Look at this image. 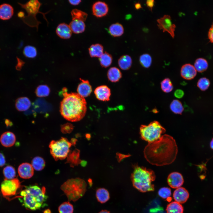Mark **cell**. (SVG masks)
Here are the masks:
<instances>
[{
    "label": "cell",
    "instance_id": "cell-1",
    "mask_svg": "<svg viewBox=\"0 0 213 213\" xmlns=\"http://www.w3.org/2000/svg\"><path fill=\"white\" fill-rule=\"evenodd\" d=\"M178 152L175 139L164 134L158 140L149 143L144 148V154L150 164L161 166L171 164L176 159Z\"/></svg>",
    "mask_w": 213,
    "mask_h": 213
},
{
    "label": "cell",
    "instance_id": "cell-2",
    "mask_svg": "<svg viewBox=\"0 0 213 213\" xmlns=\"http://www.w3.org/2000/svg\"><path fill=\"white\" fill-rule=\"evenodd\" d=\"M64 98L61 103L60 112L66 120L74 122L80 121L85 116L87 103L84 98L78 93H68L67 89H63Z\"/></svg>",
    "mask_w": 213,
    "mask_h": 213
},
{
    "label": "cell",
    "instance_id": "cell-3",
    "mask_svg": "<svg viewBox=\"0 0 213 213\" xmlns=\"http://www.w3.org/2000/svg\"><path fill=\"white\" fill-rule=\"evenodd\" d=\"M20 195L21 198L19 200L22 205L33 211L44 206L48 198L43 189L36 185L26 186L21 191Z\"/></svg>",
    "mask_w": 213,
    "mask_h": 213
},
{
    "label": "cell",
    "instance_id": "cell-4",
    "mask_svg": "<svg viewBox=\"0 0 213 213\" xmlns=\"http://www.w3.org/2000/svg\"><path fill=\"white\" fill-rule=\"evenodd\" d=\"M131 179L133 186L142 192L153 191L154 186L152 183L155 179L154 171L144 167L134 165Z\"/></svg>",
    "mask_w": 213,
    "mask_h": 213
},
{
    "label": "cell",
    "instance_id": "cell-5",
    "mask_svg": "<svg viewBox=\"0 0 213 213\" xmlns=\"http://www.w3.org/2000/svg\"><path fill=\"white\" fill-rule=\"evenodd\" d=\"M86 187V183L83 180L76 178L68 180L61 185V189L69 201L75 202L84 196Z\"/></svg>",
    "mask_w": 213,
    "mask_h": 213
},
{
    "label": "cell",
    "instance_id": "cell-6",
    "mask_svg": "<svg viewBox=\"0 0 213 213\" xmlns=\"http://www.w3.org/2000/svg\"><path fill=\"white\" fill-rule=\"evenodd\" d=\"M165 131V129L156 121H153L147 125H142L140 128L141 139L148 143L159 140Z\"/></svg>",
    "mask_w": 213,
    "mask_h": 213
},
{
    "label": "cell",
    "instance_id": "cell-7",
    "mask_svg": "<svg viewBox=\"0 0 213 213\" xmlns=\"http://www.w3.org/2000/svg\"><path fill=\"white\" fill-rule=\"evenodd\" d=\"M72 145L64 137H62L57 141L52 140L49 146L50 154L55 161L64 159L67 157Z\"/></svg>",
    "mask_w": 213,
    "mask_h": 213
},
{
    "label": "cell",
    "instance_id": "cell-8",
    "mask_svg": "<svg viewBox=\"0 0 213 213\" xmlns=\"http://www.w3.org/2000/svg\"><path fill=\"white\" fill-rule=\"evenodd\" d=\"M20 185L17 178L11 180L5 179L1 184V191L3 196H8L15 195Z\"/></svg>",
    "mask_w": 213,
    "mask_h": 213
},
{
    "label": "cell",
    "instance_id": "cell-9",
    "mask_svg": "<svg viewBox=\"0 0 213 213\" xmlns=\"http://www.w3.org/2000/svg\"><path fill=\"white\" fill-rule=\"evenodd\" d=\"M19 4L27 12L28 17L31 19V21H34L36 26H38L40 22L37 20L36 15L39 12L41 3L38 0H30L25 4Z\"/></svg>",
    "mask_w": 213,
    "mask_h": 213
},
{
    "label": "cell",
    "instance_id": "cell-10",
    "mask_svg": "<svg viewBox=\"0 0 213 213\" xmlns=\"http://www.w3.org/2000/svg\"><path fill=\"white\" fill-rule=\"evenodd\" d=\"M157 26L159 29L162 30L163 32L167 31L174 38L175 36L174 31L176 26L172 24L170 16L165 15L162 17L157 20Z\"/></svg>",
    "mask_w": 213,
    "mask_h": 213
},
{
    "label": "cell",
    "instance_id": "cell-11",
    "mask_svg": "<svg viewBox=\"0 0 213 213\" xmlns=\"http://www.w3.org/2000/svg\"><path fill=\"white\" fill-rule=\"evenodd\" d=\"M167 182L171 187L173 188H177L183 185L184 179L181 174L177 172H173L168 175Z\"/></svg>",
    "mask_w": 213,
    "mask_h": 213
},
{
    "label": "cell",
    "instance_id": "cell-12",
    "mask_svg": "<svg viewBox=\"0 0 213 213\" xmlns=\"http://www.w3.org/2000/svg\"><path fill=\"white\" fill-rule=\"evenodd\" d=\"M18 172L21 178L28 179L32 177L34 174V169L30 164L25 162L18 167Z\"/></svg>",
    "mask_w": 213,
    "mask_h": 213
},
{
    "label": "cell",
    "instance_id": "cell-13",
    "mask_svg": "<svg viewBox=\"0 0 213 213\" xmlns=\"http://www.w3.org/2000/svg\"><path fill=\"white\" fill-rule=\"evenodd\" d=\"M93 14L97 17H100L106 15L108 11V7L104 2L98 1L93 5Z\"/></svg>",
    "mask_w": 213,
    "mask_h": 213
},
{
    "label": "cell",
    "instance_id": "cell-14",
    "mask_svg": "<svg viewBox=\"0 0 213 213\" xmlns=\"http://www.w3.org/2000/svg\"><path fill=\"white\" fill-rule=\"evenodd\" d=\"M94 92L96 97L99 100L103 101L109 100L111 91L107 86L102 85L98 87L95 89Z\"/></svg>",
    "mask_w": 213,
    "mask_h": 213
},
{
    "label": "cell",
    "instance_id": "cell-15",
    "mask_svg": "<svg viewBox=\"0 0 213 213\" xmlns=\"http://www.w3.org/2000/svg\"><path fill=\"white\" fill-rule=\"evenodd\" d=\"M196 70L194 66L190 64H185L181 68V75L185 79L191 80L196 76Z\"/></svg>",
    "mask_w": 213,
    "mask_h": 213
},
{
    "label": "cell",
    "instance_id": "cell-16",
    "mask_svg": "<svg viewBox=\"0 0 213 213\" xmlns=\"http://www.w3.org/2000/svg\"><path fill=\"white\" fill-rule=\"evenodd\" d=\"M173 197L175 201L180 204H183L188 200L189 197V193L185 188L180 187L174 191Z\"/></svg>",
    "mask_w": 213,
    "mask_h": 213
},
{
    "label": "cell",
    "instance_id": "cell-17",
    "mask_svg": "<svg viewBox=\"0 0 213 213\" xmlns=\"http://www.w3.org/2000/svg\"><path fill=\"white\" fill-rule=\"evenodd\" d=\"M16 136L12 132L7 131L1 136L0 142L1 145L6 147L12 146L16 141Z\"/></svg>",
    "mask_w": 213,
    "mask_h": 213
},
{
    "label": "cell",
    "instance_id": "cell-18",
    "mask_svg": "<svg viewBox=\"0 0 213 213\" xmlns=\"http://www.w3.org/2000/svg\"><path fill=\"white\" fill-rule=\"evenodd\" d=\"M80 80L82 82L78 86L77 89L78 93L84 98L88 97L92 91L91 86L88 80L81 79Z\"/></svg>",
    "mask_w": 213,
    "mask_h": 213
},
{
    "label": "cell",
    "instance_id": "cell-19",
    "mask_svg": "<svg viewBox=\"0 0 213 213\" xmlns=\"http://www.w3.org/2000/svg\"><path fill=\"white\" fill-rule=\"evenodd\" d=\"M56 32L57 35L62 38H70L72 35V31L69 26L65 23L59 24L57 27Z\"/></svg>",
    "mask_w": 213,
    "mask_h": 213
},
{
    "label": "cell",
    "instance_id": "cell-20",
    "mask_svg": "<svg viewBox=\"0 0 213 213\" xmlns=\"http://www.w3.org/2000/svg\"><path fill=\"white\" fill-rule=\"evenodd\" d=\"M13 9L10 5L4 4L0 6V19L7 20L10 19L13 15Z\"/></svg>",
    "mask_w": 213,
    "mask_h": 213
},
{
    "label": "cell",
    "instance_id": "cell-21",
    "mask_svg": "<svg viewBox=\"0 0 213 213\" xmlns=\"http://www.w3.org/2000/svg\"><path fill=\"white\" fill-rule=\"evenodd\" d=\"M80 153L79 150L75 149L69 153L67 157L66 163L69 164L72 167H74L80 164L81 160L79 159Z\"/></svg>",
    "mask_w": 213,
    "mask_h": 213
},
{
    "label": "cell",
    "instance_id": "cell-22",
    "mask_svg": "<svg viewBox=\"0 0 213 213\" xmlns=\"http://www.w3.org/2000/svg\"><path fill=\"white\" fill-rule=\"evenodd\" d=\"M69 26L72 32L75 33L83 32L85 30V27L83 21L78 20H72Z\"/></svg>",
    "mask_w": 213,
    "mask_h": 213
},
{
    "label": "cell",
    "instance_id": "cell-23",
    "mask_svg": "<svg viewBox=\"0 0 213 213\" xmlns=\"http://www.w3.org/2000/svg\"><path fill=\"white\" fill-rule=\"evenodd\" d=\"M16 109L20 111H24L29 108L31 102L29 99L26 97H21L17 99L15 102Z\"/></svg>",
    "mask_w": 213,
    "mask_h": 213
},
{
    "label": "cell",
    "instance_id": "cell-24",
    "mask_svg": "<svg viewBox=\"0 0 213 213\" xmlns=\"http://www.w3.org/2000/svg\"><path fill=\"white\" fill-rule=\"evenodd\" d=\"M96 196L97 201L101 204L105 203L110 199L108 191L104 188H99L96 191Z\"/></svg>",
    "mask_w": 213,
    "mask_h": 213
},
{
    "label": "cell",
    "instance_id": "cell-25",
    "mask_svg": "<svg viewBox=\"0 0 213 213\" xmlns=\"http://www.w3.org/2000/svg\"><path fill=\"white\" fill-rule=\"evenodd\" d=\"M103 47L101 44L96 43L91 45L88 49L91 57H100L103 54Z\"/></svg>",
    "mask_w": 213,
    "mask_h": 213
},
{
    "label": "cell",
    "instance_id": "cell-26",
    "mask_svg": "<svg viewBox=\"0 0 213 213\" xmlns=\"http://www.w3.org/2000/svg\"><path fill=\"white\" fill-rule=\"evenodd\" d=\"M107 76L111 81L115 82L118 81L121 78L122 74L118 68L115 67H112L108 71Z\"/></svg>",
    "mask_w": 213,
    "mask_h": 213
},
{
    "label": "cell",
    "instance_id": "cell-27",
    "mask_svg": "<svg viewBox=\"0 0 213 213\" xmlns=\"http://www.w3.org/2000/svg\"><path fill=\"white\" fill-rule=\"evenodd\" d=\"M124 28L122 25L118 23L111 25L109 28L110 34L114 37L121 36L124 33Z\"/></svg>",
    "mask_w": 213,
    "mask_h": 213
},
{
    "label": "cell",
    "instance_id": "cell-28",
    "mask_svg": "<svg viewBox=\"0 0 213 213\" xmlns=\"http://www.w3.org/2000/svg\"><path fill=\"white\" fill-rule=\"evenodd\" d=\"M118 64L120 67L123 70H127L131 67L132 59L128 55H125L121 56L119 59Z\"/></svg>",
    "mask_w": 213,
    "mask_h": 213
},
{
    "label": "cell",
    "instance_id": "cell-29",
    "mask_svg": "<svg viewBox=\"0 0 213 213\" xmlns=\"http://www.w3.org/2000/svg\"><path fill=\"white\" fill-rule=\"evenodd\" d=\"M166 210L167 213H183V208L180 204L173 201L167 205Z\"/></svg>",
    "mask_w": 213,
    "mask_h": 213
},
{
    "label": "cell",
    "instance_id": "cell-30",
    "mask_svg": "<svg viewBox=\"0 0 213 213\" xmlns=\"http://www.w3.org/2000/svg\"><path fill=\"white\" fill-rule=\"evenodd\" d=\"M33 168L36 171H40L43 170L45 166V162L42 157L37 156L32 160L31 164Z\"/></svg>",
    "mask_w": 213,
    "mask_h": 213
},
{
    "label": "cell",
    "instance_id": "cell-31",
    "mask_svg": "<svg viewBox=\"0 0 213 213\" xmlns=\"http://www.w3.org/2000/svg\"><path fill=\"white\" fill-rule=\"evenodd\" d=\"M194 67L198 72H201L205 71L208 67V63L204 59L199 58L197 59L194 63Z\"/></svg>",
    "mask_w": 213,
    "mask_h": 213
},
{
    "label": "cell",
    "instance_id": "cell-32",
    "mask_svg": "<svg viewBox=\"0 0 213 213\" xmlns=\"http://www.w3.org/2000/svg\"><path fill=\"white\" fill-rule=\"evenodd\" d=\"M170 108L172 112L176 114H181L184 110L181 103L178 100H173L170 104Z\"/></svg>",
    "mask_w": 213,
    "mask_h": 213
},
{
    "label": "cell",
    "instance_id": "cell-33",
    "mask_svg": "<svg viewBox=\"0 0 213 213\" xmlns=\"http://www.w3.org/2000/svg\"><path fill=\"white\" fill-rule=\"evenodd\" d=\"M101 66L104 67L109 66L112 62V58L111 55L105 52L99 58Z\"/></svg>",
    "mask_w": 213,
    "mask_h": 213
},
{
    "label": "cell",
    "instance_id": "cell-34",
    "mask_svg": "<svg viewBox=\"0 0 213 213\" xmlns=\"http://www.w3.org/2000/svg\"><path fill=\"white\" fill-rule=\"evenodd\" d=\"M71 14L72 20H78L85 21L87 17V14L80 10L74 9L71 12Z\"/></svg>",
    "mask_w": 213,
    "mask_h": 213
},
{
    "label": "cell",
    "instance_id": "cell-35",
    "mask_svg": "<svg viewBox=\"0 0 213 213\" xmlns=\"http://www.w3.org/2000/svg\"><path fill=\"white\" fill-rule=\"evenodd\" d=\"M58 210L59 213H73L74 208L73 205L68 201L61 204Z\"/></svg>",
    "mask_w": 213,
    "mask_h": 213
},
{
    "label": "cell",
    "instance_id": "cell-36",
    "mask_svg": "<svg viewBox=\"0 0 213 213\" xmlns=\"http://www.w3.org/2000/svg\"><path fill=\"white\" fill-rule=\"evenodd\" d=\"M3 173L6 179L8 180L13 179L16 176L14 168L10 165L7 166L4 168Z\"/></svg>",
    "mask_w": 213,
    "mask_h": 213
},
{
    "label": "cell",
    "instance_id": "cell-37",
    "mask_svg": "<svg viewBox=\"0 0 213 213\" xmlns=\"http://www.w3.org/2000/svg\"><path fill=\"white\" fill-rule=\"evenodd\" d=\"M161 88L163 92L166 93L171 92L173 87L170 80L166 78L164 79L161 83Z\"/></svg>",
    "mask_w": 213,
    "mask_h": 213
},
{
    "label": "cell",
    "instance_id": "cell-38",
    "mask_svg": "<svg viewBox=\"0 0 213 213\" xmlns=\"http://www.w3.org/2000/svg\"><path fill=\"white\" fill-rule=\"evenodd\" d=\"M139 61L143 67L146 68H148L151 65L152 58L149 54H145L140 56Z\"/></svg>",
    "mask_w": 213,
    "mask_h": 213
},
{
    "label": "cell",
    "instance_id": "cell-39",
    "mask_svg": "<svg viewBox=\"0 0 213 213\" xmlns=\"http://www.w3.org/2000/svg\"><path fill=\"white\" fill-rule=\"evenodd\" d=\"M36 92V95L38 97H46L49 95L50 89L46 85H40L37 88Z\"/></svg>",
    "mask_w": 213,
    "mask_h": 213
},
{
    "label": "cell",
    "instance_id": "cell-40",
    "mask_svg": "<svg viewBox=\"0 0 213 213\" xmlns=\"http://www.w3.org/2000/svg\"><path fill=\"white\" fill-rule=\"evenodd\" d=\"M23 53L27 57L33 58L36 57L37 55V51L34 47L27 46L24 48Z\"/></svg>",
    "mask_w": 213,
    "mask_h": 213
},
{
    "label": "cell",
    "instance_id": "cell-41",
    "mask_svg": "<svg viewBox=\"0 0 213 213\" xmlns=\"http://www.w3.org/2000/svg\"><path fill=\"white\" fill-rule=\"evenodd\" d=\"M210 84V82L208 79L206 78H202L199 80L197 85L201 90L204 91L208 88Z\"/></svg>",
    "mask_w": 213,
    "mask_h": 213
},
{
    "label": "cell",
    "instance_id": "cell-42",
    "mask_svg": "<svg viewBox=\"0 0 213 213\" xmlns=\"http://www.w3.org/2000/svg\"><path fill=\"white\" fill-rule=\"evenodd\" d=\"M158 194L160 197L163 199H167L171 195V190L169 188L162 187L158 191Z\"/></svg>",
    "mask_w": 213,
    "mask_h": 213
},
{
    "label": "cell",
    "instance_id": "cell-43",
    "mask_svg": "<svg viewBox=\"0 0 213 213\" xmlns=\"http://www.w3.org/2000/svg\"><path fill=\"white\" fill-rule=\"evenodd\" d=\"M73 125L70 123H67L62 125L61 127V131L64 134L70 133L73 130Z\"/></svg>",
    "mask_w": 213,
    "mask_h": 213
},
{
    "label": "cell",
    "instance_id": "cell-44",
    "mask_svg": "<svg viewBox=\"0 0 213 213\" xmlns=\"http://www.w3.org/2000/svg\"><path fill=\"white\" fill-rule=\"evenodd\" d=\"M175 96L178 98H182L184 95V92L181 89H177L174 92Z\"/></svg>",
    "mask_w": 213,
    "mask_h": 213
},
{
    "label": "cell",
    "instance_id": "cell-45",
    "mask_svg": "<svg viewBox=\"0 0 213 213\" xmlns=\"http://www.w3.org/2000/svg\"><path fill=\"white\" fill-rule=\"evenodd\" d=\"M208 36L210 41L213 43V23L209 30Z\"/></svg>",
    "mask_w": 213,
    "mask_h": 213
},
{
    "label": "cell",
    "instance_id": "cell-46",
    "mask_svg": "<svg viewBox=\"0 0 213 213\" xmlns=\"http://www.w3.org/2000/svg\"><path fill=\"white\" fill-rule=\"evenodd\" d=\"M154 0H148L146 1L147 6L151 11H152V8L154 6Z\"/></svg>",
    "mask_w": 213,
    "mask_h": 213
},
{
    "label": "cell",
    "instance_id": "cell-47",
    "mask_svg": "<svg viewBox=\"0 0 213 213\" xmlns=\"http://www.w3.org/2000/svg\"><path fill=\"white\" fill-rule=\"evenodd\" d=\"M6 160L4 155L0 152V167L3 166L5 164Z\"/></svg>",
    "mask_w": 213,
    "mask_h": 213
},
{
    "label": "cell",
    "instance_id": "cell-48",
    "mask_svg": "<svg viewBox=\"0 0 213 213\" xmlns=\"http://www.w3.org/2000/svg\"><path fill=\"white\" fill-rule=\"evenodd\" d=\"M18 63L17 65L16 68L17 70H19L24 64L23 62L20 59H17Z\"/></svg>",
    "mask_w": 213,
    "mask_h": 213
},
{
    "label": "cell",
    "instance_id": "cell-49",
    "mask_svg": "<svg viewBox=\"0 0 213 213\" xmlns=\"http://www.w3.org/2000/svg\"><path fill=\"white\" fill-rule=\"evenodd\" d=\"M69 3L72 5H76L78 4L81 1V0H69Z\"/></svg>",
    "mask_w": 213,
    "mask_h": 213
},
{
    "label": "cell",
    "instance_id": "cell-50",
    "mask_svg": "<svg viewBox=\"0 0 213 213\" xmlns=\"http://www.w3.org/2000/svg\"><path fill=\"white\" fill-rule=\"evenodd\" d=\"M5 124L7 127L12 126V122L8 119H6L5 121Z\"/></svg>",
    "mask_w": 213,
    "mask_h": 213
},
{
    "label": "cell",
    "instance_id": "cell-51",
    "mask_svg": "<svg viewBox=\"0 0 213 213\" xmlns=\"http://www.w3.org/2000/svg\"><path fill=\"white\" fill-rule=\"evenodd\" d=\"M135 7L136 9H139L141 7V6L140 4L137 3L135 4Z\"/></svg>",
    "mask_w": 213,
    "mask_h": 213
},
{
    "label": "cell",
    "instance_id": "cell-52",
    "mask_svg": "<svg viewBox=\"0 0 213 213\" xmlns=\"http://www.w3.org/2000/svg\"><path fill=\"white\" fill-rule=\"evenodd\" d=\"M77 140L75 138H72L71 140V142L72 145H74L76 144Z\"/></svg>",
    "mask_w": 213,
    "mask_h": 213
},
{
    "label": "cell",
    "instance_id": "cell-53",
    "mask_svg": "<svg viewBox=\"0 0 213 213\" xmlns=\"http://www.w3.org/2000/svg\"><path fill=\"white\" fill-rule=\"evenodd\" d=\"M98 213H110V212L106 210H102Z\"/></svg>",
    "mask_w": 213,
    "mask_h": 213
},
{
    "label": "cell",
    "instance_id": "cell-54",
    "mask_svg": "<svg viewBox=\"0 0 213 213\" xmlns=\"http://www.w3.org/2000/svg\"><path fill=\"white\" fill-rule=\"evenodd\" d=\"M80 164H81V165L82 166H85L86 165V164H87V162L86 161H81Z\"/></svg>",
    "mask_w": 213,
    "mask_h": 213
},
{
    "label": "cell",
    "instance_id": "cell-55",
    "mask_svg": "<svg viewBox=\"0 0 213 213\" xmlns=\"http://www.w3.org/2000/svg\"><path fill=\"white\" fill-rule=\"evenodd\" d=\"M210 145L211 148L213 150V138L210 142Z\"/></svg>",
    "mask_w": 213,
    "mask_h": 213
},
{
    "label": "cell",
    "instance_id": "cell-56",
    "mask_svg": "<svg viewBox=\"0 0 213 213\" xmlns=\"http://www.w3.org/2000/svg\"><path fill=\"white\" fill-rule=\"evenodd\" d=\"M18 15L20 17H23L24 16V13L22 12H20L18 14Z\"/></svg>",
    "mask_w": 213,
    "mask_h": 213
},
{
    "label": "cell",
    "instance_id": "cell-57",
    "mask_svg": "<svg viewBox=\"0 0 213 213\" xmlns=\"http://www.w3.org/2000/svg\"><path fill=\"white\" fill-rule=\"evenodd\" d=\"M43 213H51V212L49 209H47L44 211Z\"/></svg>",
    "mask_w": 213,
    "mask_h": 213
}]
</instances>
